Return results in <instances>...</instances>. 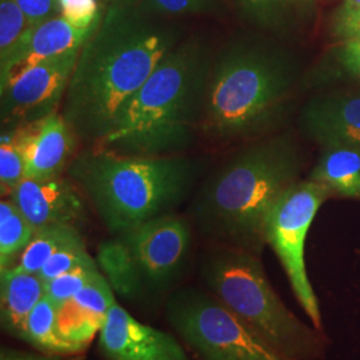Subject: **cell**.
Masks as SVG:
<instances>
[{"label": "cell", "mask_w": 360, "mask_h": 360, "mask_svg": "<svg viewBox=\"0 0 360 360\" xmlns=\"http://www.w3.org/2000/svg\"><path fill=\"white\" fill-rule=\"evenodd\" d=\"M181 37L176 23L141 3L110 6L82 46L65 91L62 115L77 139L102 142Z\"/></svg>", "instance_id": "1"}, {"label": "cell", "mask_w": 360, "mask_h": 360, "mask_svg": "<svg viewBox=\"0 0 360 360\" xmlns=\"http://www.w3.org/2000/svg\"><path fill=\"white\" fill-rule=\"evenodd\" d=\"M300 155L284 136L252 143L202 184L193 202L200 230L218 245L262 254L272 206L299 181Z\"/></svg>", "instance_id": "2"}, {"label": "cell", "mask_w": 360, "mask_h": 360, "mask_svg": "<svg viewBox=\"0 0 360 360\" xmlns=\"http://www.w3.org/2000/svg\"><path fill=\"white\" fill-rule=\"evenodd\" d=\"M211 52L199 39H183L156 65L99 143L129 156L179 155L202 135Z\"/></svg>", "instance_id": "3"}, {"label": "cell", "mask_w": 360, "mask_h": 360, "mask_svg": "<svg viewBox=\"0 0 360 360\" xmlns=\"http://www.w3.org/2000/svg\"><path fill=\"white\" fill-rule=\"evenodd\" d=\"M295 82L294 60L270 44L223 46L208 65L202 136L231 142L266 132L283 114Z\"/></svg>", "instance_id": "4"}, {"label": "cell", "mask_w": 360, "mask_h": 360, "mask_svg": "<svg viewBox=\"0 0 360 360\" xmlns=\"http://www.w3.org/2000/svg\"><path fill=\"white\" fill-rule=\"evenodd\" d=\"M202 168L200 160L181 155L129 156L99 147L77 155L68 175L117 236L179 206Z\"/></svg>", "instance_id": "5"}, {"label": "cell", "mask_w": 360, "mask_h": 360, "mask_svg": "<svg viewBox=\"0 0 360 360\" xmlns=\"http://www.w3.org/2000/svg\"><path fill=\"white\" fill-rule=\"evenodd\" d=\"M210 292L238 319L295 360H322L330 340L324 330L302 322L272 288L259 255L218 245L203 262Z\"/></svg>", "instance_id": "6"}, {"label": "cell", "mask_w": 360, "mask_h": 360, "mask_svg": "<svg viewBox=\"0 0 360 360\" xmlns=\"http://www.w3.org/2000/svg\"><path fill=\"white\" fill-rule=\"evenodd\" d=\"M167 316L200 360H295L238 319L211 292H180L169 300Z\"/></svg>", "instance_id": "7"}, {"label": "cell", "mask_w": 360, "mask_h": 360, "mask_svg": "<svg viewBox=\"0 0 360 360\" xmlns=\"http://www.w3.org/2000/svg\"><path fill=\"white\" fill-rule=\"evenodd\" d=\"M331 191L314 180H299L276 200L266 220V243L279 259L291 290L314 327L323 330L322 312L306 269L309 227Z\"/></svg>", "instance_id": "8"}, {"label": "cell", "mask_w": 360, "mask_h": 360, "mask_svg": "<svg viewBox=\"0 0 360 360\" xmlns=\"http://www.w3.org/2000/svg\"><path fill=\"white\" fill-rule=\"evenodd\" d=\"M79 52L75 49L40 60L0 86L3 129H18L58 112Z\"/></svg>", "instance_id": "9"}, {"label": "cell", "mask_w": 360, "mask_h": 360, "mask_svg": "<svg viewBox=\"0 0 360 360\" xmlns=\"http://www.w3.org/2000/svg\"><path fill=\"white\" fill-rule=\"evenodd\" d=\"M117 236L129 252L141 294L146 288H163L174 281L184 266L191 245L188 221L172 212Z\"/></svg>", "instance_id": "10"}, {"label": "cell", "mask_w": 360, "mask_h": 360, "mask_svg": "<svg viewBox=\"0 0 360 360\" xmlns=\"http://www.w3.org/2000/svg\"><path fill=\"white\" fill-rule=\"evenodd\" d=\"M107 360H191L172 335L136 321L117 302L99 331Z\"/></svg>", "instance_id": "11"}, {"label": "cell", "mask_w": 360, "mask_h": 360, "mask_svg": "<svg viewBox=\"0 0 360 360\" xmlns=\"http://www.w3.org/2000/svg\"><path fill=\"white\" fill-rule=\"evenodd\" d=\"M75 186L62 175L50 179L25 178L8 198L35 230L50 224H67L80 230L87 212Z\"/></svg>", "instance_id": "12"}, {"label": "cell", "mask_w": 360, "mask_h": 360, "mask_svg": "<svg viewBox=\"0 0 360 360\" xmlns=\"http://www.w3.org/2000/svg\"><path fill=\"white\" fill-rule=\"evenodd\" d=\"M26 160V178L50 179L70 166L77 135L62 112L10 129Z\"/></svg>", "instance_id": "13"}, {"label": "cell", "mask_w": 360, "mask_h": 360, "mask_svg": "<svg viewBox=\"0 0 360 360\" xmlns=\"http://www.w3.org/2000/svg\"><path fill=\"white\" fill-rule=\"evenodd\" d=\"M300 126L312 141L360 151V92L319 96L304 105Z\"/></svg>", "instance_id": "14"}, {"label": "cell", "mask_w": 360, "mask_h": 360, "mask_svg": "<svg viewBox=\"0 0 360 360\" xmlns=\"http://www.w3.org/2000/svg\"><path fill=\"white\" fill-rule=\"evenodd\" d=\"M94 30H79L60 15L31 27L10 56L0 62V86L40 60L82 49Z\"/></svg>", "instance_id": "15"}, {"label": "cell", "mask_w": 360, "mask_h": 360, "mask_svg": "<svg viewBox=\"0 0 360 360\" xmlns=\"http://www.w3.org/2000/svg\"><path fill=\"white\" fill-rule=\"evenodd\" d=\"M0 285L3 328L23 340L30 314L46 296L44 282L38 274L10 267L1 271Z\"/></svg>", "instance_id": "16"}, {"label": "cell", "mask_w": 360, "mask_h": 360, "mask_svg": "<svg viewBox=\"0 0 360 360\" xmlns=\"http://www.w3.org/2000/svg\"><path fill=\"white\" fill-rule=\"evenodd\" d=\"M323 148L309 179L327 187L333 196L360 200V151L340 144Z\"/></svg>", "instance_id": "17"}, {"label": "cell", "mask_w": 360, "mask_h": 360, "mask_svg": "<svg viewBox=\"0 0 360 360\" xmlns=\"http://www.w3.org/2000/svg\"><path fill=\"white\" fill-rule=\"evenodd\" d=\"M250 25L272 34H287L303 25L315 0H233Z\"/></svg>", "instance_id": "18"}, {"label": "cell", "mask_w": 360, "mask_h": 360, "mask_svg": "<svg viewBox=\"0 0 360 360\" xmlns=\"http://www.w3.org/2000/svg\"><path fill=\"white\" fill-rule=\"evenodd\" d=\"M83 240L80 230L67 224H50L38 229L11 267L38 274L47 260L65 245Z\"/></svg>", "instance_id": "19"}, {"label": "cell", "mask_w": 360, "mask_h": 360, "mask_svg": "<svg viewBox=\"0 0 360 360\" xmlns=\"http://www.w3.org/2000/svg\"><path fill=\"white\" fill-rule=\"evenodd\" d=\"M56 309L58 307L47 296H44L27 319L23 340L38 348L40 352L60 355H74L80 352L75 346L65 342L58 334Z\"/></svg>", "instance_id": "20"}, {"label": "cell", "mask_w": 360, "mask_h": 360, "mask_svg": "<svg viewBox=\"0 0 360 360\" xmlns=\"http://www.w3.org/2000/svg\"><path fill=\"white\" fill-rule=\"evenodd\" d=\"M35 231L13 200L3 198L0 202V270L13 266Z\"/></svg>", "instance_id": "21"}, {"label": "cell", "mask_w": 360, "mask_h": 360, "mask_svg": "<svg viewBox=\"0 0 360 360\" xmlns=\"http://www.w3.org/2000/svg\"><path fill=\"white\" fill-rule=\"evenodd\" d=\"M98 264L105 279L120 296L134 299L141 295L134 275L129 252L119 236L105 240L98 247Z\"/></svg>", "instance_id": "22"}, {"label": "cell", "mask_w": 360, "mask_h": 360, "mask_svg": "<svg viewBox=\"0 0 360 360\" xmlns=\"http://www.w3.org/2000/svg\"><path fill=\"white\" fill-rule=\"evenodd\" d=\"M105 316L79 306L72 299L56 309V330L65 342L83 351L98 331L102 330Z\"/></svg>", "instance_id": "23"}, {"label": "cell", "mask_w": 360, "mask_h": 360, "mask_svg": "<svg viewBox=\"0 0 360 360\" xmlns=\"http://www.w3.org/2000/svg\"><path fill=\"white\" fill-rule=\"evenodd\" d=\"M26 178V160L19 146L15 143L10 129L1 131L0 138V187L1 196L8 198Z\"/></svg>", "instance_id": "24"}, {"label": "cell", "mask_w": 360, "mask_h": 360, "mask_svg": "<svg viewBox=\"0 0 360 360\" xmlns=\"http://www.w3.org/2000/svg\"><path fill=\"white\" fill-rule=\"evenodd\" d=\"M99 267L96 260L83 263L75 269L65 272L63 275L44 283L46 296L52 303L59 307L70 299H72L77 292L99 274Z\"/></svg>", "instance_id": "25"}, {"label": "cell", "mask_w": 360, "mask_h": 360, "mask_svg": "<svg viewBox=\"0 0 360 360\" xmlns=\"http://www.w3.org/2000/svg\"><path fill=\"white\" fill-rule=\"evenodd\" d=\"M31 27L15 0H0V62L10 56Z\"/></svg>", "instance_id": "26"}, {"label": "cell", "mask_w": 360, "mask_h": 360, "mask_svg": "<svg viewBox=\"0 0 360 360\" xmlns=\"http://www.w3.org/2000/svg\"><path fill=\"white\" fill-rule=\"evenodd\" d=\"M150 13L163 18L211 15L221 10V0H139Z\"/></svg>", "instance_id": "27"}, {"label": "cell", "mask_w": 360, "mask_h": 360, "mask_svg": "<svg viewBox=\"0 0 360 360\" xmlns=\"http://www.w3.org/2000/svg\"><path fill=\"white\" fill-rule=\"evenodd\" d=\"M92 260L95 259L87 252L84 242L80 240L77 243L65 245L58 252H55L43 266V269L39 271L38 275L44 283H47L65 272L75 269L77 266L83 263H89Z\"/></svg>", "instance_id": "28"}, {"label": "cell", "mask_w": 360, "mask_h": 360, "mask_svg": "<svg viewBox=\"0 0 360 360\" xmlns=\"http://www.w3.org/2000/svg\"><path fill=\"white\" fill-rule=\"evenodd\" d=\"M72 300L79 306L90 309L91 312L101 316H107L108 311L115 303V296L111 284L105 279L103 272H99L90 283L86 284Z\"/></svg>", "instance_id": "29"}, {"label": "cell", "mask_w": 360, "mask_h": 360, "mask_svg": "<svg viewBox=\"0 0 360 360\" xmlns=\"http://www.w3.org/2000/svg\"><path fill=\"white\" fill-rule=\"evenodd\" d=\"M60 16L79 30H94L102 19L99 0H58Z\"/></svg>", "instance_id": "30"}, {"label": "cell", "mask_w": 360, "mask_h": 360, "mask_svg": "<svg viewBox=\"0 0 360 360\" xmlns=\"http://www.w3.org/2000/svg\"><path fill=\"white\" fill-rule=\"evenodd\" d=\"M333 34L342 41L360 39L359 6L342 3L333 18Z\"/></svg>", "instance_id": "31"}, {"label": "cell", "mask_w": 360, "mask_h": 360, "mask_svg": "<svg viewBox=\"0 0 360 360\" xmlns=\"http://www.w3.org/2000/svg\"><path fill=\"white\" fill-rule=\"evenodd\" d=\"M26 13L31 26L40 25L49 19L60 15L58 0H15Z\"/></svg>", "instance_id": "32"}, {"label": "cell", "mask_w": 360, "mask_h": 360, "mask_svg": "<svg viewBox=\"0 0 360 360\" xmlns=\"http://www.w3.org/2000/svg\"><path fill=\"white\" fill-rule=\"evenodd\" d=\"M339 62L349 75L360 79V39L343 41Z\"/></svg>", "instance_id": "33"}, {"label": "cell", "mask_w": 360, "mask_h": 360, "mask_svg": "<svg viewBox=\"0 0 360 360\" xmlns=\"http://www.w3.org/2000/svg\"><path fill=\"white\" fill-rule=\"evenodd\" d=\"M0 360H80L79 358H72L70 355H60V354H32V352H23L15 351L11 348H3Z\"/></svg>", "instance_id": "34"}, {"label": "cell", "mask_w": 360, "mask_h": 360, "mask_svg": "<svg viewBox=\"0 0 360 360\" xmlns=\"http://www.w3.org/2000/svg\"><path fill=\"white\" fill-rule=\"evenodd\" d=\"M101 3H105L110 6H116V4H132V3H139V0H99Z\"/></svg>", "instance_id": "35"}, {"label": "cell", "mask_w": 360, "mask_h": 360, "mask_svg": "<svg viewBox=\"0 0 360 360\" xmlns=\"http://www.w3.org/2000/svg\"><path fill=\"white\" fill-rule=\"evenodd\" d=\"M345 3L352 4V6H359L360 7V0H345Z\"/></svg>", "instance_id": "36"}, {"label": "cell", "mask_w": 360, "mask_h": 360, "mask_svg": "<svg viewBox=\"0 0 360 360\" xmlns=\"http://www.w3.org/2000/svg\"><path fill=\"white\" fill-rule=\"evenodd\" d=\"M315 1H316V0H315Z\"/></svg>", "instance_id": "37"}]
</instances>
